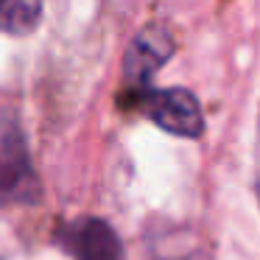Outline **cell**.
<instances>
[{
	"mask_svg": "<svg viewBox=\"0 0 260 260\" xmlns=\"http://www.w3.org/2000/svg\"><path fill=\"white\" fill-rule=\"evenodd\" d=\"M40 199V176L28 140L14 115H0V204H28Z\"/></svg>",
	"mask_w": 260,
	"mask_h": 260,
	"instance_id": "cell-1",
	"label": "cell"
},
{
	"mask_svg": "<svg viewBox=\"0 0 260 260\" xmlns=\"http://www.w3.org/2000/svg\"><path fill=\"white\" fill-rule=\"evenodd\" d=\"M59 246L76 260H123V243L112 224L95 215L73 218L56 232Z\"/></svg>",
	"mask_w": 260,
	"mask_h": 260,
	"instance_id": "cell-2",
	"label": "cell"
},
{
	"mask_svg": "<svg viewBox=\"0 0 260 260\" xmlns=\"http://www.w3.org/2000/svg\"><path fill=\"white\" fill-rule=\"evenodd\" d=\"M146 115L157 126L176 137H199L204 132L202 104L185 87H171V90H151L146 95Z\"/></svg>",
	"mask_w": 260,
	"mask_h": 260,
	"instance_id": "cell-3",
	"label": "cell"
},
{
	"mask_svg": "<svg viewBox=\"0 0 260 260\" xmlns=\"http://www.w3.org/2000/svg\"><path fill=\"white\" fill-rule=\"evenodd\" d=\"M171 53H174V37H171V31L165 25H146L132 40L129 51H126V59H123L126 79L132 84L151 81L154 73L162 68Z\"/></svg>",
	"mask_w": 260,
	"mask_h": 260,
	"instance_id": "cell-4",
	"label": "cell"
},
{
	"mask_svg": "<svg viewBox=\"0 0 260 260\" xmlns=\"http://www.w3.org/2000/svg\"><path fill=\"white\" fill-rule=\"evenodd\" d=\"M42 17V3L34 0H0V31L28 34Z\"/></svg>",
	"mask_w": 260,
	"mask_h": 260,
	"instance_id": "cell-5",
	"label": "cell"
}]
</instances>
